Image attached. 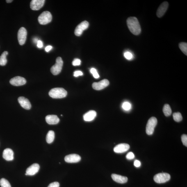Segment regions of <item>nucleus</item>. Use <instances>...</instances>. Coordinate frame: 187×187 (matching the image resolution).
<instances>
[{"label":"nucleus","instance_id":"obj_1","mask_svg":"<svg viewBox=\"0 0 187 187\" xmlns=\"http://www.w3.org/2000/svg\"><path fill=\"white\" fill-rule=\"evenodd\" d=\"M128 28L132 33L135 35H138L141 32L139 23L136 17H130L126 21Z\"/></svg>","mask_w":187,"mask_h":187},{"label":"nucleus","instance_id":"obj_2","mask_svg":"<svg viewBox=\"0 0 187 187\" xmlns=\"http://www.w3.org/2000/svg\"><path fill=\"white\" fill-rule=\"evenodd\" d=\"M67 92L62 88H55L51 89L49 92V95L53 99H62L66 97Z\"/></svg>","mask_w":187,"mask_h":187},{"label":"nucleus","instance_id":"obj_3","mask_svg":"<svg viewBox=\"0 0 187 187\" xmlns=\"http://www.w3.org/2000/svg\"><path fill=\"white\" fill-rule=\"evenodd\" d=\"M63 61L61 58L58 57L56 59L55 65L52 66L51 68V72L54 75H57L61 72L63 67Z\"/></svg>","mask_w":187,"mask_h":187},{"label":"nucleus","instance_id":"obj_4","mask_svg":"<svg viewBox=\"0 0 187 187\" xmlns=\"http://www.w3.org/2000/svg\"><path fill=\"white\" fill-rule=\"evenodd\" d=\"M52 19V16L48 11L42 12L39 15L38 20L39 23L41 25H46L50 22Z\"/></svg>","mask_w":187,"mask_h":187},{"label":"nucleus","instance_id":"obj_5","mask_svg":"<svg viewBox=\"0 0 187 187\" xmlns=\"http://www.w3.org/2000/svg\"><path fill=\"white\" fill-rule=\"evenodd\" d=\"M157 124V120L155 117H152L149 119L146 128V132L148 135H151L153 134Z\"/></svg>","mask_w":187,"mask_h":187},{"label":"nucleus","instance_id":"obj_6","mask_svg":"<svg viewBox=\"0 0 187 187\" xmlns=\"http://www.w3.org/2000/svg\"><path fill=\"white\" fill-rule=\"evenodd\" d=\"M170 175L167 173H160L157 174L154 176V180L157 183H165L170 180Z\"/></svg>","mask_w":187,"mask_h":187},{"label":"nucleus","instance_id":"obj_7","mask_svg":"<svg viewBox=\"0 0 187 187\" xmlns=\"http://www.w3.org/2000/svg\"><path fill=\"white\" fill-rule=\"evenodd\" d=\"M27 32L26 28L24 27L21 28L18 32V40L19 44L21 46L23 45L26 42Z\"/></svg>","mask_w":187,"mask_h":187},{"label":"nucleus","instance_id":"obj_8","mask_svg":"<svg viewBox=\"0 0 187 187\" xmlns=\"http://www.w3.org/2000/svg\"><path fill=\"white\" fill-rule=\"evenodd\" d=\"M89 23L85 21L81 22L76 27L75 31V35L77 36H80L82 35L83 32L88 27Z\"/></svg>","mask_w":187,"mask_h":187},{"label":"nucleus","instance_id":"obj_9","mask_svg":"<svg viewBox=\"0 0 187 187\" xmlns=\"http://www.w3.org/2000/svg\"><path fill=\"white\" fill-rule=\"evenodd\" d=\"M26 83V79L20 76H16L12 78L10 81V83L14 86H21L24 85Z\"/></svg>","mask_w":187,"mask_h":187},{"label":"nucleus","instance_id":"obj_10","mask_svg":"<svg viewBox=\"0 0 187 187\" xmlns=\"http://www.w3.org/2000/svg\"><path fill=\"white\" fill-rule=\"evenodd\" d=\"M109 84V81L108 79H104L99 82H95L92 83V87L94 90H100L106 88Z\"/></svg>","mask_w":187,"mask_h":187},{"label":"nucleus","instance_id":"obj_11","mask_svg":"<svg viewBox=\"0 0 187 187\" xmlns=\"http://www.w3.org/2000/svg\"><path fill=\"white\" fill-rule=\"evenodd\" d=\"M40 166L38 164L35 163L30 166L27 169L26 175L33 176L38 172L40 169Z\"/></svg>","mask_w":187,"mask_h":187},{"label":"nucleus","instance_id":"obj_12","mask_svg":"<svg viewBox=\"0 0 187 187\" xmlns=\"http://www.w3.org/2000/svg\"><path fill=\"white\" fill-rule=\"evenodd\" d=\"M169 6L168 3L165 1L160 5L157 11L156 15L159 18H161L164 15L167 11Z\"/></svg>","mask_w":187,"mask_h":187},{"label":"nucleus","instance_id":"obj_13","mask_svg":"<svg viewBox=\"0 0 187 187\" xmlns=\"http://www.w3.org/2000/svg\"><path fill=\"white\" fill-rule=\"evenodd\" d=\"M45 1L44 0H32L30 3V8L33 10H40L43 6Z\"/></svg>","mask_w":187,"mask_h":187},{"label":"nucleus","instance_id":"obj_14","mask_svg":"<svg viewBox=\"0 0 187 187\" xmlns=\"http://www.w3.org/2000/svg\"><path fill=\"white\" fill-rule=\"evenodd\" d=\"M130 148V146L128 144H120L116 146L113 150L115 153H122L129 150Z\"/></svg>","mask_w":187,"mask_h":187},{"label":"nucleus","instance_id":"obj_15","mask_svg":"<svg viewBox=\"0 0 187 187\" xmlns=\"http://www.w3.org/2000/svg\"><path fill=\"white\" fill-rule=\"evenodd\" d=\"M81 157L79 155L76 154H72L68 155L65 156V160L68 163H76L81 160Z\"/></svg>","mask_w":187,"mask_h":187},{"label":"nucleus","instance_id":"obj_16","mask_svg":"<svg viewBox=\"0 0 187 187\" xmlns=\"http://www.w3.org/2000/svg\"><path fill=\"white\" fill-rule=\"evenodd\" d=\"M18 101L21 106L24 109L27 110L31 109V104L27 99L24 97H20L18 99Z\"/></svg>","mask_w":187,"mask_h":187},{"label":"nucleus","instance_id":"obj_17","mask_svg":"<svg viewBox=\"0 0 187 187\" xmlns=\"http://www.w3.org/2000/svg\"><path fill=\"white\" fill-rule=\"evenodd\" d=\"M3 158L7 161H11L14 159V152L11 149L7 148L3 151Z\"/></svg>","mask_w":187,"mask_h":187},{"label":"nucleus","instance_id":"obj_18","mask_svg":"<svg viewBox=\"0 0 187 187\" xmlns=\"http://www.w3.org/2000/svg\"><path fill=\"white\" fill-rule=\"evenodd\" d=\"M111 177L113 180L115 182L121 184H124L127 182L128 178L126 176H122L116 174H112Z\"/></svg>","mask_w":187,"mask_h":187},{"label":"nucleus","instance_id":"obj_19","mask_svg":"<svg viewBox=\"0 0 187 187\" xmlns=\"http://www.w3.org/2000/svg\"><path fill=\"white\" fill-rule=\"evenodd\" d=\"M46 120L49 124L53 125L58 124L59 122V119L56 115H49L46 117Z\"/></svg>","mask_w":187,"mask_h":187},{"label":"nucleus","instance_id":"obj_20","mask_svg":"<svg viewBox=\"0 0 187 187\" xmlns=\"http://www.w3.org/2000/svg\"><path fill=\"white\" fill-rule=\"evenodd\" d=\"M97 113L96 111L91 110L87 112L83 116V120L85 121H91L94 120L97 116Z\"/></svg>","mask_w":187,"mask_h":187},{"label":"nucleus","instance_id":"obj_21","mask_svg":"<svg viewBox=\"0 0 187 187\" xmlns=\"http://www.w3.org/2000/svg\"><path fill=\"white\" fill-rule=\"evenodd\" d=\"M55 134L53 131H49L46 137V141L48 144H51L54 140Z\"/></svg>","mask_w":187,"mask_h":187},{"label":"nucleus","instance_id":"obj_22","mask_svg":"<svg viewBox=\"0 0 187 187\" xmlns=\"http://www.w3.org/2000/svg\"><path fill=\"white\" fill-rule=\"evenodd\" d=\"M8 54V51H5L3 52L0 57V66H4L7 63L6 57Z\"/></svg>","mask_w":187,"mask_h":187},{"label":"nucleus","instance_id":"obj_23","mask_svg":"<svg viewBox=\"0 0 187 187\" xmlns=\"http://www.w3.org/2000/svg\"><path fill=\"white\" fill-rule=\"evenodd\" d=\"M163 112L164 114L166 117H168L171 115L172 111L170 105L165 104L163 108Z\"/></svg>","mask_w":187,"mask_h":187},{"label":"nucleus","instance_id":"obj_24","mask_svg":"<svg viewBox=\"0 0 187 187\" xmlns=\"http://www.w3.org/2000/svg\"><path fill=\"white\" fill-rule=\"evenodd\" d=\"M179 47L181 51L184 54L187 56V43L186 42L180 43L179 44Z\"/></svg>","mask_w":187,"mask_h":187},{"label":"nucleus","instance_id":"obj_25","mask_svg":"<svg viewBox=\"0 0 187 187\" xmlns=\"http://www.w3.org/2000/svg\"><path fill=\"white\" fill-rule=\"evenodd\" d=\"M174 120L176 122H179L182 120L183 117L181 114L179 112H176L173 114Z\"/></svg>","mask_w":187,"mask_h":187},{"label":"nucleus","instance_id":"obj_26","mask_svg":"<svg viewBox=\"0 0 187 187\" xmlns=\"http://www.w3.org/2000/svg\"><path fill=\"white\" fill-rule=\"evenodd\" d=\"M0 186L1 187H11L9 182L4 178H2L0 180Z\"/></svg>","mask_w":187,"mask_h":187},{"label":"nucleus","instance_id":"obj_27","mask_svg":"<svg viewBox=\"0 0 187 187\" xmlns=\"http://www.w3.org/2000/svg\"><path fill=\"white\" fill-rule=\"evenodd\" d=\"M90 72L93 75L94 78L97 79L99 77V76L97 72V70L95 68H92L91 69Z\"/></svg>","mask_w":187,"mask_h":187},{"label":"nucleus","instance_id":"obj_28","mask_svg":"<svg viewBox=\"0 0 187 187\" xmlns=\"http://www.w3.org/2000/svg\"><path fill=\"white\" fill-rule=\"evenodd\" d=\"M122 107L124 110L128 111L130 109L131 106L129 102H126L123 103Z\"/></svg>","mask_w":187,"mask_h":187},{"label":"nucleus","instance_id":"obj_29","mask_svg":"<svg viewBox=\"0 0 187 187\" xmlns=\"http://www.w3.org/2000/svg\"><path fill=\"white\" fill-rule=\"evenodd\" d=\"M181 140L182 143L186 146H187V136L186 135H183L181 136Z\"/></svg>","mask_w":187,"mask_h":187},{"label":"nucleus","instance_id":"obj_30","mask_svg":"<svg viewBox=\"0 0 187 187\" xmlns=\"http://www.w3.org/2000/svg\"><path fill=\"white\" fill-rule=\"evenodd\" d=\"M126 159L128 160H130L134 159L135 156L132 152H128L126 156Z\"/></svg>","mask_w":187,"mask_h":187},{"label":"nucleus","instance_id":"obj_31","mask_svg":"<svg viewBox=\"0 0 187 187\" xmlns=\"http://www.w3.org/2000/svg\"><path fill=\"white\" fill-rule=\"evenodd\" d=\"M124 56L126 59L130 60L133 57V55L132 53L129 52H126L124 53Z\"/></svg>","mask_w":187,"mask_h":187},{"label":"nucleus","instance_id":"obj_32","mask_svg":"<svg viewBox=\"0 0 187 187\" xmlns=\"http://www.w3.org/2000/svg\"><path fill=\"white\" fill-rule=\"evenodd\" d=\"M81 60L78 59H75L72 62V65L74 66H79L81 64Z\"/></svg>","mask_w":187,"mask_h":187},{"label":"nucleus","instance_id":"obj_33","mask_svg":"<svg viewBox=\"0 0 187 187\" xmlns=\"http://www.w3.org/2000/svg\"><path fill=\"white\" fill-rule=\"evenodd\" d=\"M83 74L82 72L81 71L78 70L74 72V75L75 77H77L79 76L83 75Z\"/></svg>","mask_w":187,"mask_h":187},{"label":"nucleus","instance_id":"obj_34","mask_svg":"<svg viewBox=\"0 0 187 187\" xmlns=\"http://www.w3.org/2000/svg\"><path fill=\"white\" fill-rule=\"evenodd\" d=\"M59 184L58 182L52 183L50 184L48 187H59Z\"/></svg>","mask_w":187,"mask_h":187},{"label":"nucleus","instance_id":"obj_35","mask_svg":"<svg viewBox=\"0 0 187 187\" xmlns=\"http://www.w3.org/2000/svg\"><path fill=\"white\" fill-rule=\"evenodd\" d=\"M134 165L136 167H139L141 165L140 162L138 160H136L134 161Z\"/></svg>","mask_w":187,"mask_h":187},{"label":"nucleus","instance_id":"obj_36","mask_svg":"<svg viewBox=\"0 0 187 187\" xmlns=\"http://www.w3.org/2000/svg\"><path fill=\"white\" fill-rule=\"evenodd\" d=\"M43 47V44L42 41L39 40L37 42V47L39 48H41Z\"/></svg>","mask_w":187,"mask_h":187},{"label":"nucleus","instance_id":"obj_37","mask_svg":"<svg viewBox=\"0 0 187 187\" xmlns=\"http://www.w3.org/2000/svg\"><path fill=\"white\" fill-rule=\"evenodd\" d=\"M52 48V47L51 46H48L46 48L45 50L46 52H49L50 51Z\"/></svg>","mask_w":187,"mask_h":187},{"label":"nucleus","instance_id":"obj_38","mask_svg":"<svg viewBox=\"0 0 187 187\" xmlns=\"http://www.w3.org/2000/svg\"><path fill=\"white\" fill-rule=\"evenodd\" d=\"M33 40L34 42L35 43H37V42H38L39 41L38 40V39H37L36 38H35Z\"/></svg>","mask_w":187,"mask_h":187},{"label":"nucleus","instance_id":"obj_39","mask_svg":"<svg viewBox=\"0 0 187 187\" xmlns=\"http://www.w3.org/2000/svg\"><path fill=\"white\" fill-rule=\"evenodd\" d=\"M12 1H12V0H7V1H6L7 3H10L12 2Z\"/></svg>","mask_w":187,"mask_h":187}]
</instances>
